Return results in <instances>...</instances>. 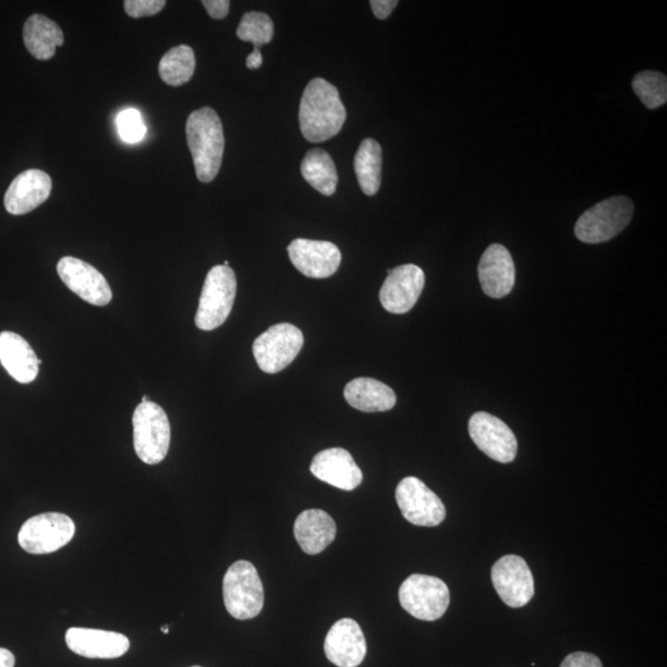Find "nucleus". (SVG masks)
<instances>
[{"label":"nucleus","instance_id":"nucleus-1","mask_svg":"<svg viewBox=\"0 0 667 667\" xmlns=\"http://www.w3.org/2000/svg\"><path fill=\"white\" fill-rule=\"evenodd\" d=\"M346 109L336 87L314 78L304 89L300 105V126L305 141L323 143L341 133Z\"/></svg>","mask_w":667,"mask_h":667},{"label":"nucleus","instance_id":"nucleus-2","mask_svg":"<svg viewBox=\"0 0 667 667\" xmlns=\"http://www.w3.org/2000/svg\"><path fill=\"white\" fill-rule=\"evenodd\" d=\"M186 136L197 178L203 184L212 182L222 167L225 147L221 118L212 108L198 109L187 119Z\"/></svg>","mask_w":667,"mask_h":667},{"label":"nucleus","instance_id":"nucleus-3","mask_svg":"<svg viewBox=\"0 0 667 667\" xmlns=\"http://www.w3.org/2000/svg\"><path fill=\"white\" fill-rule=\"evenodd\" d=\"M223 596L225 609L235 620H253L260 614L265 591L256 567L246 560L229 567L223 581Z\"/></svg>","mask_w":667,"mask_h":667},{"label":"nucleus","instance_id":"nucleus-4","mask_svg":"<svg viewBox=\"0 0 667 667\" xmlns=\"http://www.w3.org/2000/svg\"><path fill=\"white\" fill-rule=\"evenodd\" d=\"M236 287L231 267L218 265L208 273L194 320L198 330L212 332L226 322L235 302Z\"/></svg>","mask_w":667,"mask_h":667},{"label":"nucleus","instance_id":"nucleus-5","mask_svg":"<svg viewBox=\"0 0 667 667\" xmlns=\"http://www.w3.org/2000/svg\"><path fill=\"white\" fill-rule=\"evenodd\" d=\"M634 204L629 197L616 196L593 205L575 225V235L586 244L611 241L632 221Z\"/></svg>","mask_w":667,"mask_h":667},{"label":"nucleus","instance_id":"nucleus-6","mask_svg":"<svg viewBox=\"0 0 667 667\" xmlns=\"http://www.w3.org/2000/svg\"><path fill=\"white\" fill-rule=\"evenodd\" d=\"M134 447L138 459L147 465L165 460L171 444V425L163 408L155 402H142L133 415Z\"/></svg>","mask_w":667,"mask_h":667},{"label":"nucleus","instance_id":"nucleus-7","mask_svg":"<svg viewBox=\"0 0 667 667\" xmlns=\"http://www.w3.org/2000/svg\"><path fill=\"white\" fill-rule=\"evenodd\" d=\"M403 610L416 620H441L451 604L449 587L435 576L414 574L400 587Z\"/></svg>","mask_w":667,"mask_h":667},{"label":"nucleus","instance_id":"nucleus-8","mask_svg":"<svg viewBox=\"0 0 667 667\" xmlns=\"http://www.w3.org/2000/svg\"><path fill=\"white\" fill-rule=\"evenodd\" d=\"M75 522L63 513H43L30 518L18 534V543L29 554L44 555L63 549L74 540Z\"/></svg>","mask_w":667,"mask_h":667},{"label":"nucleus","instance_id":"nucleus-9","mask_svg":"<svg viewBox=\"0 0 667 667\" xmlns=\"http://www.w3.org/2000/svg\"><path fill=\"white\" fill-rule=\"evenodd\" d=\"M304 344L303 333L290 323H280L256 338L253 345L255 360L266 374H278L290 366Z\"/></svg>","mask_w":667,"mask_h":667},{"label":"nucleus","instance_id":"nucleus-10","mask_svg":"<svg viewBox=\"0 0 667 667\" xmlns=\"http://www.w3.org/2000/svg\"><path fill=\"white\" fill-rule=\"evenodd\" d=\"M396 501L405 520L414 525L436 526L443 523V501L416 477H405L397 486Z\"/></svg>","mask_w":667,"mask_h":667},{"label":"nucleus","instance_id":"nucleus-11","mask_svg":"<svg viewBox=\"0 0 667 667\" xmlns=\"http://www.w3.org/2000/svg\"><path fill=\"white\" fill-rule=\"evenodd\" d=\"M492 583L501 600L512 609L526 605L535 593L530 566L516 555H505L493 565Z\"/></svg>","mask_w":667,"mask_h":667},{"label":"nucleus","instance_id":"nucleus-12","mask_svg":"<svg viewBox=\"0 0 667 667\" xmlns=\"http://www.w3.org/2000/svg\"><path fill=\"white\" fill-rule=\"evenodd\" d=\"M471 440L479 449L501 464L515 459L518 443L511 427L492 414L475 413L469 422Z\"/></svg>","mask_w":667,"mask_h":667},{"label":"nucleus","instance_id":"nucleus-13","mask_svg":"<svg viewBox=\"0 0 667 667\" xmlns=\"http://www.w3.org/2000/svg\"><path fill=\"white\" fill-rule=\"evenodd\" d=\"M57 274L68 290L81 297L85 302L97 307L111 303L112 288L95 266L66 256L58 262Z\"/></svg>","mask_w":667,"mask_h":667},{"label":"nucleus","instance_id":"nucleus-14","mask_svg":"<svg viewBox=\"0 0 667 667\" xmlns=\"http://www.w3.org/2000/svg\"><path fill=\"white\" fill-rule=\"evenodd\" d=\"M387 273L388 276L380 291L382 307L393 314L410 312L424 290V271L420 266L408 264Z\"/></svg>","mask_w":667,"mask_h":667},{"label":"nucleus","instance_id":"nucleus-15","mask_svg":"<svg viewBox=\"0 0 667 667\" xmlns=\"http://www.w3.org/2000/svg\"><path fill=\"white\" fill-rule=\"evenodd\" d=\"M287 252L297 270L311 278L331 277L342 264L341 251L330 242L296 238Z\"/></svg>","mask_w":667,"mask_h":667},{"label":"nucleus","instance_id":"nucleus-16","mask_svg":"<svg viewBox=\"0 0 667 667\" xmlns=\"http://www.w3.org/2000/svg\"><path fill=\"white\" fill-rule=\"evenodd\" d=\"M324 652L327 660L337 667H357L367 653L360 624L351 619L337 621L326 634Z\"/></svg>","mask_w":667,"mask_h":667},{"label":"nucleus","instance_id":"nucleus-17","mask_svg":"<svg viewBox=\"0 0 667 667\" xmlns=\"http://www.w3.org/2000/svg\"><path fill=\"white\" fill-rule=\"evenodd\" d=\"M53 181L40 169H27L16 176L4 196L7 212L13 215L27 214L47 201Z\"/></svg>","mask_w":667,"mask_h":667},{"label":"nucleus","instance_id":"nucleus-18","mask_svg":"<svg viewBox=\"0 0 667 667\" xmlns=\"http://www.w3.org/2000/svg\"><path fill=\"white\" fill-rule=\"evenodd\" d=\"M66 644L69 651L87 659H118L131 648L124 634L89 629H69Z\"/></svg>","mask_w":667,"mask_h":667},{"label":"nucleus","instance_id":"nucleus-19","mask_svg":"<svg viewBox=\"0 0 667 667\" xmlns=\"http://www.w3.org/2000/svg\"><path fill=\"white\" fill-rule=\"evenodd\" d=\"M311 473L316 479L344 491H354L364 479L363 471L352 454L342 447H333L316 454L311 465Z\"/></svg>","mask_w":667,"mask_h":667},{"label":"nucleus","instance_id":"nucleus-20","mask_svg":"<svg viewBox=\"0 0 667 667\" xmlns=\"http://www.w3.org/2000/svg\"><path fill=\"white\" fill-rule=\"evenodd\" d=\"M482 291L491 298L510 294L515 285V266L503 245L493 244L483 253L479 264Z\"/></svg>","mask_w":667,"mask_h":667},{"label":"nucleus","instance_id":"nucleus-21","mask_svg":"<svg viewBox=\"0 0 667 667\" xmlns=\"http://www.w3.org/2000/svg\"><path fill=\"white\" fill-rule=\"evenodd\" d=\"M42 363L23 336L13 332L0 333V364L16 382H34Z\"/></svg>","mask_w":667,"mask_h":667},{"label":"nucleus","instance_id":"nucleus-22","mask_svg":"<svg viewBox=\"0 0 667 667\" xmlns=\"http://www.w3.org/2000/svg\"><path fill=\"white\" fill-rule=\"evenodd\" d=\"M293 531L301 549L308 555H318L335 541L336 524L326 512L308 510L297 516Z\"/></svg>","mask_w":667,"mask_h":667},{"label":"nucleus","instance_id":"nucleus-23","mask_svg":"<svg viewBox=\"0 0 667 667\" xmlns=\"http://www.w3.org/2000/svg\"><path fill=\"white\" fill-rule=\"evenodd\" d=\"M344 397L355 410L365 413L390 411L397 402L396 393L390 386L368 377L355 378L348 382Z\"/></svg>","mask_w":667,"mask_h":667},{"label":"nucleus","instance_id":"nucleus-24","mask_svg":"<svg viewBox=\"0 0 667 667\" xmlns=\"http://www.w3.org/2000/svg\"><path fill=\"white\" fill-rule=\"evenodd\" d=\"M23 38L27 52L40 62L53 58L56 48L65 43L62 27L42 14H34L26 20Z\"/></svg>","mask_w":667,"mask_h":667},{"label":"nucleus","instance_id":"nucleus-25","mask_svg":"<svg viewBox=\"0 0 667 667\" xmlns=\"http://www.w3.org/2000/svg\"><path fill=\"white\" fill-rule=\"evenodd\" d=\"M355 173L358 185L366 196H375L381 186L382 148L374 138H366L355 156Z\"/></svg>","mask_w":667,"mask_h":667},{"label":"nucleus","instance_id":"nucleus-26","mask_svg":"<svg viewBox=\"0 0 667 667\" xmlns=\"http://www.w3.org/2000/svg\"><path fill=\"white\" fill-rule=\"evenodd\" d=\"M302 176L318 192L333 196L337 186V173L333 158L322 148H312L303 158Z\"/></svg>","mask_w":667,"mask_h":667},{"label":"nucleus","instance_id":"nucleus-27","mask_svg":"<svg viewBox=\"0 0 667 667\" xmlns=\"http://www.w3.org/2000/svg\"><path fill=\"white\" fill-rule=\"evenodd\" d=\"M196 69V56L192 47L176 46L167 52L158 65V75L163 81L173 87L191 81Z\"/></svg>","mask_w":667,"mask_h":667},{"label":"nucleus","instance_id":"nucleus-28","mask_svg":"<svg viewBox=\"0 0 667 667\" xmlns=\"http://www.w3.org/2000/svg\"><path fill=\"white\" fill-rule=\"evenodd\" d=\"M633 89L643 104L648 109H656L667 101V78L664 74L644 71L633 79Z\"/></svg>","mask_w":667,"mask_h":667},{"label":"nucleus","instance_id":"nucleus-29","mask_svg":"<svg viewBox=\"0 0 667 667\" xmlns=\"http://www.w3.org/2000/svg\"><path fill=\"white\" fill-rule=\"evenodd\" d=\"M274 23L270 16L265 13H246L236 30L238 38L245 43H253L255 48L271 43L274 37Z\"/></svg>","mask_w":667,"mask_h":667},{"label":"nucleus","instance_id":"nucleus-30","mask_svg":"<svg viewBox=\"0 0 667 667\" xmlns=\"http://www.w3.org/2000/svg\"><path fill=\"white\" fill-rule=\"evenodd\" d=\"M118 131L124 142L135 144L142 142L146 134V126L142 114L136 109L129 108L116 118Z\"/></svg>","mask_w":667,"mask_h":667},{"label":"nucleus","instance_id":"nucleus-31","mask_svg":"<svg viewBox=\"0 0 667 667\" xmlns=\"http://www.w3.org/2000/svg\"><path fill=\"white\" fill-rule=\"evenodd\" d=\"M165 5V0H126L124 2L126 14L134 19L156 15Z\"/></svg>","mask_w":667,"mask_h":667},{"label":"nucleus","instance_id":"nucleus-32","mask_svg":"<svg viewBox=\"0 0 667 667\" xmlns=\"http://www.w3.org/2000/svg\"><path fill=\"white\" fill-rule=\"evenodd\" d=\"M560 667H603L599 656L590 653L577 652L567 655Z\"/></svg>","mask_w":667,"mask_h":667},{"label":"nucleus","instance_id":"nucleus-33","mask_svg":"<svg viewBox=\"0 0 667 667\" xmlns=\"http://www.w3.org/2000/svg\"><path fill=\"white\" fill-rule=\"evenodd\" d=\"M203 5L208 14L216 20L224 19L231 9L229 0H204Z\"/></svg>","mask_w":667,"mask_h":667},{"label":"nucleus","instance_id":"nucleus-34","mask_svg":"<svg viewBox=\"0 0 667 667\" xmlns=\"http://www.w3.org/2000/svg\"><path fill=\"white\" fill-rule=\"evenodd\" d=\"M370 5L376 18L385 20L391 15L398 2L397 0H373Z\"/></svg>","mask_w":667,"mask_h":667},{"label":"nucleus","instance_id":"nucleus-35","mask_svg":"<svg viewBox=\"0 0 667 667\" xmlns=\"http://www.w3.org/2000/svg\"><path fill=\"white\" fill-rule=\"evenodd\" d=\"M263 62L260 48H254V52L246 58V66L248 69H257L263 66Z\"/></svg>","mask_w":667,"mask_h":667},{"label":"nucleus","instance_id":"nucleus-36","mask_svg":"<svg viewBox=\"0 0 667 667\" xmlns=\"http://www.w3.org/2000/svg\"><path fill=\"white\" fill-rule=\"evenodd\" d=\"M15 656L8 649L0 648V667H14Z\"/></svg>","mask_w":667,"mask_h":667},{"label":"nucleus","instance_id":"nucleus-37","mask_svg":"<svg viewBox=\"0 0 667 667\" xmlns=\"http://www.w3.org/2000/svg\"><path fill=\"white\" fill-rule=\"evenodd\" d=\"M148 401H151V398H148L147 396H144L142 398V402H148Z\"/></svg>","mask_w":667,"mask_h":667},{"label":"nucleus","instance_id":"nucleus-38","mask_svg":"<svg viewBox=\"0 0 667 667\" xmlns=\"http://www.w3.org/2000/svg\"><path fill=\"white\" fill-rule=\"evenodd\" d=\"M162 631H163L165 634H168V625L163 626Z\"/></svg>","mask_w":667,"mask_h":667},{"label":"nucleus","instance_id":"nucleus-39","mask_svg":"<svg viewBox=\"0 0 667 667\" xmlns=\"http://www.w3.org/2000/svg\"><path fill=\"white\" fill-rule=\"evenodd\" d=\"M192 667H201V666H192Z\"/></svg>","mask_w":667,"mask_h":667}]
</instances>
